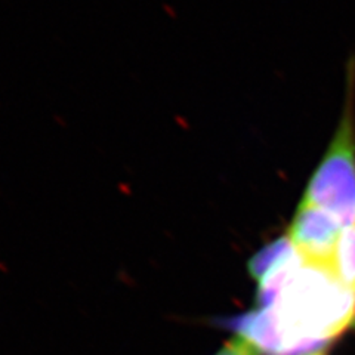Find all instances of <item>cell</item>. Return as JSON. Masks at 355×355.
<instances>
[{
    "label": "cell",
    "instance_id": "obj_1",
    "mask_svg": "<svg viewBox=\"0 0 355 355\" xmlns=\"http://www.w3.org/2000/svg\"><path fill=\"white\" fill-rule=\"evenodd\" d=\"M262 309L271 314L283 342V355L320 351L355 318V291L343 284L331 266L305 262L280 296Z\"/></svg>",
    "mask_w": 355,
    "mask_h": 355
},
{
    "label": "cell",
    "instance_id": "obj_3",
    "mask_svg": "<svg viewBox=\"0 0 355 355\" xmlns=\"http://www.w3.org/2000/svg\"><path fill=\"white\" fill-rule=\"evenodd\" d=\"M342 230L339 220L324 210L301 202L286 236L305 262L330 266Z\"/></svg>",
    "mask_w": 355,
    "mask_h": 355
},
{
    "label": "cell",
    "instance_id": "obj_6",
    "mask_svg": "<svg viewBox=\"0 0 355 355\" xmlns=\"http://www.w3.org/2000/svg\"><path fill=\"white\" fill-rule=\"evenodd\" d=\"M305 355H326V352L324 351H314V352H309Z\"/></svg>",
    "mask_w": 355,
    "mask_h": 355
},
{
    "label": "cell",
    "instance_id": "obj_5",
    "mask_svg": "<svg viewBox=\"0 0 355 355\" xmlns=\"http://www.w3.org/2000/svg\"><path fill=\"white\" fill-rule=\"evenodd\" d=\"M216 355H259V352L243 338L234 336Z\"/></svg>",
    "mask_w": 355,
    "mask_h": 355
},
{
    "label": "cell",
    "instance_id": "obj_4",
    "mask_svg": "<svg viewBox=\"0 0 355 355\" xmlns=\"http://www.w3.org/2000/svg\"><path fill=\"white\" fill-rule=\"evenodd\" d=\"M330 266L343 284L355 291V225L342 230Z\"/></svg>",
    "mask_w": 355,
    "mask_h": 355
},
{
    "label": "cell",
    "instance_id": "obj_2",
    "mask_svg": "<svg viewBox=\"0 0 355 355\" xmlns=\"http://www.w3.org/2000/svg\"><path fill=\"white\" fill-rule=\"evenodd\" d=\"M301 202L313 205L339 220L355 225V67L348 65L345 104L333 138L311 175Z\"/></svg>",
    "mask_w": 355,
    "mask_h": 355
}]
</instances>
